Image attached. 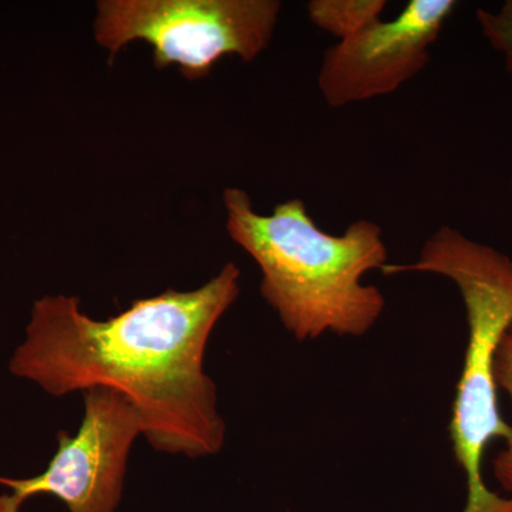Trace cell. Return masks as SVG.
<instances>
[{
  "mask_svg": "<svg viewBox=\"0 0 512 512\" xmlns=\"http://www.w3.org/2000/svg\"><path fill=\"white\" fill-rule=\"evenodd\" d=\"M386 5V0H312L306 10L313 25L342 42L382 20Z\"/></svg>",
  "mask_w": 512,
  "mask_h": 512,
  "instance_id": "7",
  "label": "cell"
},
{
  "mask_svg": "<svg viewBox=\"0 0 512 512\" xmlns=\"http://www.w3.org/2000/svg\"><path fill=\"white\" fill-rule=\"evenodd\" d=\"M478 22L488 42L505 55L508 70L512 74V2L505 3L500 13L478 10Z\"/></svg>",
  "mask_w": 512,
  "mask_h": 512,
  "instance_id": "9",
  "label": "cell"
},
{
  "mask_svg": "<svg viewBox=\"0 0 512 512\" xmlns=\"http://www.w3.org/2000/svg\"><path fill=\"white\" fill-rule=\"evenodd\" d=\"M384 275L421 272L446 276L466 308L468 342L450 424L454 457L466 474L463 512H512V500L485 484L484 453L494 440H512L498 409L495 359L512 329V259L450 227L434 232L409 265H386Z\"/></svg>",
  "mask_w": 512,
  "mask_h": 512,
  "instance_id": "3",
  "label": "cell"
},
{
  "mask_svg": "<svg viewBox=\"0 0 512 512\" xmlns=\"http://www.w3.org/2000/svg\"><path fill=\"white\" fill-rule=\"evenodd\" d=\"M227 231L261 269V295L299 342L325 333L360 338L380 319L386 299L362 278L382 271L387 248L373 221L350 224L342 235L322 231L299 198L271 215L254 210L241 188L224 191Z\"/></svg>",
  "mask_w": 512,
  "mask_h": 512,
  "instance_id": "2",
  "label": "cell"
},
{
  "mask_svg": "<svg viewBox=\"0 0 512 512\" xmlns=\"http://www.w3.org/2000/svg\"><path fill=\"white\" fill-rule=\"evenodd\" d=\"M239 281L241 271L229 262L201 288L168 289L107 320L87 316L74 296H43L10 356V375L55 397L114 390L133 404L154 450L214 456L227 426L217 384L205 373V350L237 301Z\"/></svg>",
  "mask_w": 512,
  "mask_h": 512,
  "instance_id": "1",
  "label": "cell"
},
{
  "mask_svg": "<svg viewBox=\"0 0 512 512\" xmlns=\"http://www.w3.org/2000/svg\"><path fill=\"white\" fill-rule=\"evenodd\" d=\"M140 416L127 397L110 389L84 392V417L76 436L57 433V451L43 473L30 478L0 476L22 501L55 495L70 512H116Z\"/></svg>",
  "mask_w": 512,
  "mask_h": 512,
  "instance_id": "5",
  "label": "cell"
},
{
  "mask_svg": "<svg viewBox=\"0 0 512 512\" xmlns=\"http://www.w3.org/2000/svg\"><path fill=\"white\" fill-rule=\"evenodd\" d=\"M456 6L453 0H412L396 19L379 20L326 50L318 86L328 106L386 96L416 77Z\"/></svg>",
  "mask_w": 512,
  "mask_h": 512,
  "instance_id": "6",
  "label": "cell"
},
{
  "mask_svg": "<svg viewBox=\"0 0 512 512\" xmlns=\"http://www.w3.org/2000/svg\"><path fill=\"white\" fill-rule=\"evenodd\" d=\"M495 380L497 386L504 389L512 400V329L505 335L497 359H495ZM495 480L504 491L512 494V440L505 443L504 450L494 458Z\"/></svg>",
  "mask_w": 512,
  "mask_h": 512,
  "instance_id": "8",
  "label": "cell"
},
{
  "mask_svg": "<svg viewBox=\"0 0 512 512\" xmlns=\"http://www.w3.org/2000/svg\"><path fill=\"white\" fill-rule=\"evenodd\" d=\"M281 3L276 0H103L94 36L111 59L143 40L157 69L177 64L195 80L222 56L252 62L271 43Z\"/></svg>",
  "mask_w": 512,
  "mask_h": 512,
  "instance_id": "4",
  "label": "cell"
},
{
  "mask_svg": "<svg viewBox=\"0 0 512 512\" xmlns=\"http://www.w3.org/2000/svg\"><path fill=\"white\" fill-rule=\"evenodd\" d=\"M23 503L15 494H0V512H20Z\"/></svg>",
  "mask_w": 512,
  "mask_h": 512,
  "instance_id": "10",
  "label": "cell"
}]
</instances>
